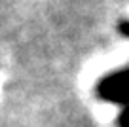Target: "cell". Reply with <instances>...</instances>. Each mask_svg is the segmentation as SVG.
<instances>
[{
	"label": "cell",
	"mask_w": 129,
	"mask_h": 127,
	"mask_svg": "<svg viewBox=\"0 0 129 127\" xmlns=\"http://www.w3.org/2000/svg\"><path fill=\"white\" fill-rule=\"evenodd\" d=\"M95 93L106 103L129 106V65L103 76L97 83Z\"/></svg>",
	"instance_id": "1"
},
{
	"label": "cell",
	"mask_w": 129,
	"mask_h": 127,
	"mask_svg": "<svg viewBox=\"0 0 129 127\" xmlns=\"http://www.w3.org/2000/svg\"><path fill=\"white\" fill-rule=\"evenodd\" d=\"M118 127H129V106H123L116 118Z\"/></svg>",
	"instance_id": "2"
},
{
	"label": "cell",
	"mask_w": 129,
	"mask_h": 127,
	"mask_svg": "<svg viewBox=\"0 0 129 127\" xmlns=\"http://www.w3.org/2000/svg\"><path fill=\"white\" fill-rule=\"evenodd\" d=\"M118 30H120V34H121V36L129 38V21H127V19L120 21V23H118Z\"/></svg>",
	"instance_id": "3"
}]
</instances>
